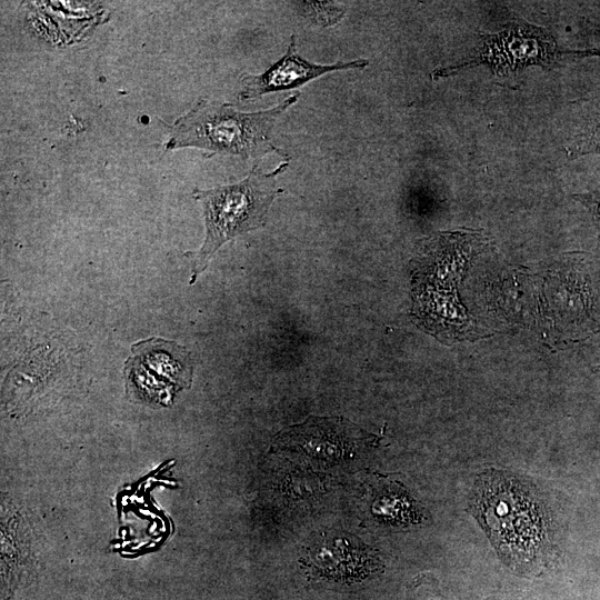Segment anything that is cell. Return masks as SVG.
<instances>
[{
    "label": "cell",
    "instance_id": "obj_1",
    "mask_svg": "<svg viewBox=\"0 0 600 600\" xmlns=\"http://www.w3.org/2000/svg\"><path fill=\"white\" fill-rule=\"evenodd\" d=\"M472 508L499 554L521 573L551 559V517L542 500L514 476L487 471L474 486Z\"/></svg>",
    "mask_w": 600,
    "mask_h": 600
},
{
    "label": "cell",
    "instance_id": "obj_2",
    "mask_svg": "<svg viewBox=\"0 0 600 600\" xmlns=\"http://www.w3.org/2000/svg\"><path fill=\"white\" fill-rule=\"evenodd\" d=\"M299 94L266 110L243 112L233 104L200 99L192 109L170 127L167 150L197 148L209 157L230 154L259 159L277 153L289 156L271 141L272 130L281 116L297 103Z\"/></svg>",
    "mask_w": 600,
    "mask_h": 600
},
{
    "label": "cell",
    "instance_id": "obj_3",
    "mask_svg": "<svg viewBox=\"0 0 600 600\" xmlns=\"http://www.w3.org/2000/svg\"><path fill=\"white\" fill-rule=\"evenodd\" d=\"M288 167L289 159L268 172L253 166L239 182L193 190L192 197L203 209L206 236L202 247L192 252L190 284L194 283L223 243L264 227L272 202L282 193L277 186V177Z\"/></svg>",
    "mask_w": 600,
    "mask_h": 600
},
{
    "label": "cell",
    "instance_id": "obj_4",
    "mask_svg": "<svg viewBox=\"0 0 600 600\" xmlns=\"http://www.w3.org/2000/svg\"><path fill=\"white\" fill-rule=\"evenodd\" d=\"M600 56V50H560L544 29L522 21H513L503 30L481 37L477 52L467 61L432 71L439 79L477 64H487L496 74L507 76L528 66L551 68L561 60Z\"/></svg>",
    "mask_w": 600,
    "mask_h": 600
},
{
    "label": "cell",
    "instance_id": "obj_5",
    "mask_svg": "<svg viewBox=\"0 0 600 600\" xmlns=\"http://www.w3.org/2000/svg\"><path fill=\"white\" fill-rule=\"evenodd\" d=\"M368 64L369 60L362 58L331 64L310 62L298 54L296 36L292 34L287 51L281 59L260 74L244 73L241 76L240 82L242 87L239 99L252 100L271 92L298 89L326 73L364 69Z\"/></svg>",
    "mask_w": 600,
    "mask_h": 600
},
{
    "label": "cell",
    "instance_id": "obj_6",
    "mask_svg": "<svg viewBox=\"0 0 600 600\" xmlns=\"http://www.w3.org/2000/svg\"><path fill=\"white\" fill-rule=\"evenodd\" d=\"M131 352L132 358L178 390L190 387L192 360L183 346L153 337L136 342Z\"/></svg>",
    "mask_w": 600,
    "mask_h": 600
},
{
    "label": "cell",
    "instance_id": "obj_7",
    "mask_svg": "<svg viewBox=\"0 0 600 600\" xmlns=\"http://www.w3.org/2000/svg\"><path fill=\"white\" fill-rule=\"evenodd\" d=\"M312 560L319 571L339 579L366 576L378 567V561L368 549L344 539H337L324 546L314 553Z\"/></svg>",
    "mask_w": 600,
    "mask_h": 600
},
{
    "label": "cell",
    "instance_id": "obj_8",
    "mask_svg": "<svg viewBox=\"0 0 600 600\" xmlns=\"http://www.w3.org/2000/svg\"><path fill=\"white\" fill-rule=\"evenodd\" d=\"M126 376L128 383L134 387L139 396L158 404H170L178 390L132 357L126 362Z\"/></svg>",
    "mask_w": 600,
    "mask_h": 600
},
{
    "label": "cell",
    "instance_id": "obj_9",
    "mask_svg": "<svg viewBox=\"0 0 600 600\" xmlns=\"http://www.w3.org/2000/svg\"><path fill=\"white\" fill-rule=\"evenodd\" d=\"M566 151L569 158L579 157L584 153L600 154V119L596 123L590 124L586 132L580 134Z\"/></svg>",
    "mask_w": 600,
    "mask_h": 600
},
{
    "label": "cell",
    "instance_id": "obj_10",
    "mask_svg": "<svg viewBox=\"0 0 600 600\" xmlns=\"http://www.w3.org/2000/svg\"><path fill=\"white\" fill-rule=\"evenodd\" d=\"M574 198L587 206L600 222V190L587 194H577Z\"/></svg>",
    "mask_w": 600,
    "mask_h": 600
},
{
    "label": "cell",
    "instance_id": "obj_11",
    "mask_svg": "<svg viewBox=\"0 0 600 600\" xmlns=\"http://www.w3.org/2000/svg\"><path fill=\"white\" fill-rule=\"evenodd\" d=\"M596 371L600 373V366L596 368Z\"/></svg>",
    "mask_w": 600,
    "mask_h": 600
}]
</instances>
